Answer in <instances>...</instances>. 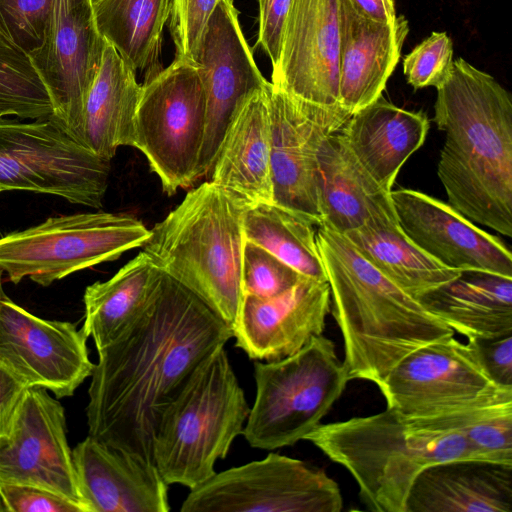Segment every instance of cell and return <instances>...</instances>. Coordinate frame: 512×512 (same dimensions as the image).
Masks as SVG:
<instances>
[{
    "label": "cell",
    "instance_id": "6da1fadb",
    "mask_svg": "<svg viewBox=\"0 0 512 512\" xmlns=\"http://www.w3.org/2000/svg\"><path fill=\"white\" fill-rule=\"evenodd\" d=\"M233 338L198 296L162 271L146 306L98 350L88 389V435L154 463L161 417L196 368Z\"/></svg>",
    "mask_w": 512,
    "mask_h": 512
},
{
    "label": "cell",
    "instance_id": "7a4b0ae2",
    "mask_svg": "<svg viewBox=\"0 0 512 512\" xmlns=\"http://www.w3.org/2000/svg\"><path fill=\"white\" fill-rule=\"evenodd\" d=\"M436 89L433 121L445 133L437 172L449 204L511 237V94L463 58Z\"/></svg>",
    "mask_w": 512,
    "mask_h": 512
},
{
    "label": "cell",
    "instance_id": "3957f363",
    "mask_svg": "<svg viewBox=\"0 0 512 512\" xmlns=\"http://www.w3.org/2000/svg\"><path fill=\"white\" fill-rule=\"evenodd\" d=\"M316 241L350 380L379 386L407 355L454 335L370 264L344 235L318 227Z\"/></svg>",
    "mask_w": 512,
    "mask_h": 512
},
{
    "label": "cell",
    "instance_id": "277c9868",
    "mask_svg": "<svg viewBox=\"0 0 512 512\" xmlns=\"http://www.w3.org/2000/svg\"><path fill=\"white\" fill-rule=\"evenodd\" d=\"M250 205L206 181L150 230L143 251L231 329L240 310L244 216Z\"/></svg>",
    "mask_w": 512,
    "mask_h": 512
},
{
    "label": "cell",
    "instance_id": "5b68a950",
    "mask_svg": "<svg viewBox=\"0 0 512 512\" xmlns=\"http://www.w3.org/2000/svg\"><path fill=\"white\" fill-rule=\"evenodd\" d=\"M304 440L343 466L355 479L366 507L376 512H406L411 486L426 467L476 459L460 434L420 426L391 408L320 423Z\"/></svg>",
    "mask_w": 512,
    "mask_h": 512
},
{
    "label": "cell",
    "instance_id": "8992f818",
    "mask_svg": "<svg viewBox=\"0 0 512 512\" xmlns=\"http://www.w3.org/2000/svg\"><path fill=\"white\" fill-rule=\"evenodd\" d=\"M250 412L223 348L206 358L168 405L153 441L154 463L168 485L192 490L212 477L242 434Z\"/></svg>",
    "mask_w": 512,
    "mask_h": 512
},
{
    "label": "cell",
    "instance_id": "52a82bcc",
    "mask_svg": "<svg viewBox=\"0 0 512 512\" xmlns=\"http://www.w3.org/2000/svg\"><path fill=\"white\" fill-rule=\"evenodd\" d=\"M256 396L242 435L256 449L292 446L313 431L350 380L322 334L285 358L254 361Z\"/></svg>",
    "mask_w": 512,
    "mask_h": 512
},
{
    "label": "cell",
    "instance_id": "ba28073f",
    "mask_svg": "<svg viewBox=\"0 0 512 512\" xmlns=\"http://www.w3.org/2000/svg\"><path fill=\"white\" fill-rule=\"evenodd\" d=\"M150 230L138 219L110 212L49 217L0 237V268L10 282L29 278L49 286L68 275L113 261L143 246Z\"/></svg>",
    "mask_w": 512,
    "mask_h": 512
},
{
    "label": "cell",
    "instance_id": "9c48e42d",
    "mask_svg": "<svg viewBox=\"0 0 512 512\" xmlns=\"http://www.w3.org/2000/svg\"><path fill=\"white\" fill-rule=\"evenodd\" d=\"M205 115V93L194 63L175 58L145 78L133 147L144 154L168 195L198 179Z\"/></svg>",
    "mask_w": 512,
    "mask_h": 512
},
{
    "label": "cell",
    "instance_id": "30bf717a",
    "mask_svg": "<svg viewBox=\"0 0 512 512\" xmlns=\"http://www.w3.org/2000/svg\"><path fill=\"white\" fill-rule=\"evenodd\" d=\"M0 118V191L24 190L100 209L110 160L75 141L51 116Z\"/></svg>",
    "mask_w": 512,
    "mask_h": 512
},
{
    "label": "cell",
    "instance_id": "8fae6325",
    "mask_svg": "<svg viewBox=\"0 0 512 512\" xmlns=\"http://www.w3.org/2000/svg\"><path fill=\"white\" fill-rule=\"evenodd\" d=\"M339 485L322 468L269 453L216 472L189 491L181 512H340Z\"/></svg>",
    "mask_w": 512,
    "mask_h": 512
},
{
    "label": "cell",
    "instance_id": "7c38bea8",
    "mask_svg": "<svg viewBox=\"0 0 512 512\" xmlns=\"http://www.w3.org/2000/svg\"><path fill=\"white\" fill-rule=\"evenodd\" d=\"M105 45L92 0H53L44 41L28 55L49 95L51 117L79 144L85 103Z\"/></svg>",
    "mask_w": 512,
    "mask_h": 512
},
{
    "label": "cell",
    "instance_id": "4fadbf2b",
    "mask_svg": "<svg viewBox=\"0 0 512 512\" xmlns=\"http://www.w3.org/2000/svg\"><path fill=\"white\" fill-rule=\"evenodd\" d=\"M268 100L273 203L320 227L318 147L351 114L343 108L327 109L295 99L272 83Z\"/></svg>",
    "mask_w": 512,
    "mask_h": 512
},
{
    "label": "cell",
    "instance_id": "5bb4252c",
    "mask_svg": "<svg viewBox=\"0 0 512 512\" xmlns=\"http://www.w3.org/2000/svg\"><path fill=\"white\" fill-rule=\"evenodd\" d=\"M233 0H219L194 56L206 100L198 179L209 174L238 109L268 82L258 69L240 27Z\"/></svg>",
    "mask_w": 512,
    "mask_h": 512
},
{
    "label": "cell",
    "instance_id": "9a60e30c",
    "mask_svg": "<svg viewBox=\"0 0 512 512\" xmlns=\"http://www.w3.org/2000/svg\"><path fill=\"white\" fill-rule=\"evenodd\" d=\"M87 339L71 322L40 318L0 297V359L28 387L72 396L94 368Z\"/></svg>",
    "mask_w": 512,
    "mask_h": 512
},
{
    "label": "cell",
    "instance_id": "2e32d148",
    "mask_svg": "<svg viewBox=\"0 0 512 512\" xmlns=\"http://www.w3.org/2000/svg\"><path fill=\"white\" fill-rule=\"evenodd\" d=\"M0 482L50 490L88 512L76 482L64 407L43 388L26 389L0 433Z\"/></svg>",
    "mask_w": 512,
    "mask_h": 512
},
{
    "label": "cell",
    "instance_id": "e0dca14e",
    "mask_svg": "<svg viewBox=\"0 0 512 512\" xmlns=\"http://www.w3.org/2000/svg\"><path fill=\"white\" fill-rule=\"evenodd\" d=\"M496 385L470 343L452 335L407 355L378 388L387 408L419 417L470 402Z\"/></svg>",
    "mask_w": 512,
    "mask_h": 512
},
{
    "label": "cell",
    "instance_id": "ac0fdd59",
    "mask_svg": "<svg viewBox=\"0 0 512 512\" xmlns=\"http://www.w3.org/2000/svg\"><path fill=\"white\" fill-rule=\"evenodd\" d=\"M338 53V0H292L271 83L295 99L340 109Z\"/></svg>",
    "mask_w": 512,
    "mask_h": 512
},
{
    "label": "cell",
    "instance_id": "d6986e66",
    "mask_svg": "<svg viewBox=\"0 0 512 512\" xmlns=\"http://www.w3.org/2000/svg\"><path fill=\"white\" fill-rule=\"evenodd\" d=\"M390 196L406 236L442 265L512 277V254L505 243L449 203L408 188L391 190Z\"/></svg>",
    "mask_w": 512,
    "mask_h": 512
},
{
    "label": "cell",
    "instance_id": "ffe728a7",
    "mask_svg": "<svg viewBox=\"0 0 512 512\" xmlns=\"http://www.w3.org/2000/svg\"><path fill=\"white\" fill-rule=\"evenodd\" d=\"M330 308L328 282L307 277L271 298L244 295L232 328L235 346L253 360L285 358L322 334Z\"/></svg>",
    "mask_w": 512,
    "mask_h": 512
},
{
    "label": "cell",
    "instance_id": "44dd1931",
    "mask_svg": "<svg viewBox=\"0 0 512 512\" xmlns=\"http://www.w3.org/2000/svg\"><path fill=\"white\" fill-rule=\"evenodd\" d=\"M88 512H168V484L155 464L88 435L72 450Z\"/></svg>",
    "mask_w": 512,
    "mask_h": 512
},
{
    "label": "cell",
    "instance_id": "7402d4cb",
    "mask_svg": "<svg viewBox=\"0 0 512 512\" xmlns=\"http://www.w3.org/2000/svg\"><path fill=\"white\" fill-rule=\"evenodd\" d=\"M339 2V103L351 115L375 101L397 66L409 33L405 16L371 20L349 0Z\"/></svg>",
    "mask_w": 512,
    "mask_h": 512
},
{
    "label": "cell",
    "instance_id": "603a6c76",
    "mask_svg": "<svg viewBox=\"0 0 512 512\" xmlns=\"http://www.w3.org/2000/svg\"><path fill=\"white\" fill-rule=\"evenodd\" d=\"M512 465L454 459L430 465L415 478L406 512H511Z\"/></svg>",
    "mask_w": 512,
    "mask_h": 512
},
{
    "label": "cell",
    "instance_id": "cb8c5ba5",
    "mask_svg": "<svg viewBox=\"0 0 512 512\" xmlns=\"http://www.w3.org/2000/svg\"><path fill=\"white\" fill-rule=\"evenodd\" d=\"M429 127L422 110L400 108L381 95L353 113L339 132L362 168L390 192L404 163L424 144Z\"/></svg>",
    "mask_w": 512,
    "mask_h": 512
},
{
    "label": "cell",
    "instance_id": "d4e9b609",
    "mask_svg": "<svg viewBox=\"0 0 512 512\" xmlns=\"http://www.w3.org/2000/svg\"><path fill=\"white\" fill-rule=\"evenodd\" d=\"M320 227L345 234L363 225L397 218L390 192L362 168L339 131L317 151Z\"/></svg>",
    "mask_w": 512,
    "mask_h": 512
},
{
    "label": "cell",
    "instance_id": "484cf974",
    "mask_svg": "<svg viewBox=\"0 0 512 512\" xmlns=\"http://www.w3.org/2000/svg\"><path fill=\"white\" fill-rule=\"evenodd\" d=\"M271 82L251 95L234 115L210 170L214 184L250 206L273 203L270 168Z\"/></svg>",
    "mask_w": 512,
    "mask_h": 512
},
{
    "label": "cell",
    "instance_id": "4316f807",
    "mask_svg": "<svg viewBox=\"0 0 512 512\" xmlns=\"http://www.w3.org/2000/svg\"><path fill=\"white\" fill-rule=\"evenodd\" d=\"M417 300L467 339L512 334V277L463 271Z\"/></svg>",
    "mask_w": 512,
    "mask_h": 512
},
{
    "label": "cell",
    "instance_id": "83f0119b",
    "mask_svg": "<svg viewBox=\"0 0 512 512\" xmlns=\"http://www.w3.org/2000/svg\"><path fill=\"white\" fill-rule=\"evenodd\" d=\"M135 72L106 42L101 67L88 94L81 145L111 160L121 146H133L142 85Z\"/></svg>",
    "mask_w": 512,
    "mask_h": 512
},
{
    "label": "cell",
    "instance_id": "f1b7e54d",
    "mask_svg": "<svg viewBox=\"0 0 512 512\" xmlns=\"http://www.w3.org/2000/svg\"><path fill=\"white\" fill-rule=\"evenodd\" d=\"M342 235L386 278L416 299L462 273L416 246L397 218L366 224Z\"/></svg>",
    "mask_w": 512,
    "mask_h": 512
},
{
    "label": "cell",
    "instance_id": "f546056e",
    "mask_svg": "<svg viewBox=\"0 0 512 512\" xmlns=\"http://www.w3.org/2000/svg\"><path fill=\"white\" fill-rule=\"evenodd\" d=\"M162 270L144 251L106 281L86 287L82 330L98 350L103 349L135 320L152 295Z\"/></svg>",
    "mask_w": 512,
    "mask_h": 512
},
{
    "label": "cell",
    "instance_id": "4dcf8cb0",
    "mask_svg": "<svg viewBox=\"0 0 512 512\" xmlns=\"http://www.w3.org/2000/svg\"><path fill=\"white\" fill-rule=\"evenodd\" d=\"M98 32L134 71L162 68L159 56L172 0H92Z\"/></svg>",
    "mask_w": 512,
    "mask_h": 512
},
{
    "label": "cell",
    "instance_id": "1f68e13d",
    "mask_svg": "<svg viewBox=\"0 0 512 512\" xmlns=\"http://www.w3.org/2000/svg\"><path fill=\"white\" fill-rule=\"evenodd\" d=\"M406 418L429 429L460 434L477 460L512 465V386L496 385L465 404Z\"/></svg>",
    "mask_w": 512,
    "mask_h": 512
},
{
    "label": "cell",
    "instance_id": "d6a6232c",
    "mask_svg": "<svg viewBox=\"0 0 512 512\" xmlns=\"http://www.w3.org/2000/svg\"><path fill=\"white\" fill-rule=\"evenodd\" d=\"M245 240L261 246L301 276L327 281L314 225L274 203L247 208Z\"/></svg>",
    "mask_w": 512,
    "mask_h": 512
},
{
    "label": "cell",
    "instance_id": "836d02e7",
    "mask_svg": "<svg viewBox=\"0 0 512 512\" xmlns=\"http://www.w3.org/2000/svg\"><path fill=\"white\" fill-rule=\"evenodd\" d=\"M52 115L49 95L28 55L0 33V118Z\"/></svg>",
    "mask_w": 512,
    "mask_h": 512
},
{
    "label": "cell",
    "instance_id": "e575fe53",
    "mask_svg": "<svg viewBox=\"0 0 512 512\" xmlns=\"http://www.w3.org/2000/svg\"><path fill=\"white\" fill-rule=\"evenodd\" d=\"M53 0H0V33L29 55L45 38Z\"/></svg>",
    "mask_w": 512,
    "mask_h": 512
},
{
    "label": "cell",
    "instance_id": "d590c367",
    "mask_svg": "<svg viewBox=\"0 0 512 512\" xmlns=\"http://www.w3.org/2000/svg\"><path fill=\"white\" fill-rule=\"evenodd\" d=\"M301 277L298 272L266 249L246 241L242 258L244 295L274 297L293 286Z\"/></svg>",
    "mask_w": 512,
    "mask_h": 512
},
{
    "label": "cell",
    "instance_id": "8d00e7d4",
    "mask_svg": "<svg viewBox=\"0 0 512 512\" xmlns=\"http://www.w3.org/2000/svg\"><path fill=\"white\" fill-rule=\"evenodd\" d=\"M453 42L446 32H432L404 57L403 72L414 89L439 86L453 65Z\"/></svg>",
    "mask_w": 512,
    "mask_h": 512
},
{
    "label": "cell",
    "instance_id": "74e56055",
    "mask_svg": "<svg viewBox=\"0 0 512 512\" xmlns=\"http://www.w3.org/2000/svg\"><path fill=\"white\" fill-rule=\"evenodd\" d=\"M219 0H172L170 33L177 59L192 63L209 18Z\"/></svg>",
    "mask_w": 512,
    "mask_h": 512
},
{
    "label": "cell",
    "instance_id": "f35d334b",
    "mask_svg": "<svg viewBox=\"0 0 512 512\" xmlns=\"http://www.w3.org/2000/svg\"><path fill=\"white\" fill-rule=\"evenodd\" d=\"M0 512H87L79 503L34 485L0 482Z\"/></svg>",
    "mask_w": 512,
    "mask_h": 512
},
{
    "label": "cell",
    "instance_id": "ab89813d",
    "mask_svg": "<svg viewBox=\"0 0 512 512\" xmlns=\"http://www.w3.org/2000/svg\"><path fill=\"white\" fill-rule=\"evenodd\" d=\"M468 343L494 383L512 386V334L486 339L471 338Z\"/></svg>",
    "mask_w": 512,
    "mask_h": 512
},
{
    "label": "cell",
    "instance_id": "60d3db41",
    "mask_svg": "<svg viewBox=\"0 0 512 512\" xmlns=\"http://www.w3.org/2000/svg\"><path fill=\"white\" fill-rule=\"evenodd\" d=\"M257 1L259 15L255 47H260L268 55L274 68L279 59L284 22L292 0Z\"/></svg>",
    "mask_w": 512,
    "mask_h": 512
},
{
    "label": "cell",
    "instance_id": "b9f144b4",
    "mask_svg": "<svg viewBox=\"0 0 512 512\" xmlns=\"http://www.w3.org/2000/svg\"><path fill=\"white\" fill-rule=\"evenodd\" d=\"M28 386L0 359V433L10 422Z\"/></svg>",
    "mask_w": 512,
    "mask_h": 512
},
{
    "label": "cell",
    "instance_id": "7bdbcfd3",
    "mask_svg": "<svg viewBox=\"0 0 512 512\" xmlns=\"http://www.w3.org/2000/svg\"><path fill=\"white\" fill-rule=\"evenodd\" d=\"M349 1L359 13L371 20L381 23H391L397 17L394 0Z\"/></svg>",
    "mask_w": 512,
    "mask_h": 512
},
{
    "label": "cell",
    "instance_id": "ee69618b",
    "mask_svg": "<svg viewBox=\"0 0 512 512\" xmlns=\"http://www.w3.org/2000/svg\"><path fill=\"white\" fill-rule=\"evenodd\" d=\"M3 270L0 268V297L4 294L3 290Z\"/></svg>",
    "mask_w": 512,
    "mask_h": 512
},
{
    "label": "cell",
    "instance_id": "f6af8a7d",
    "mask_svg": "<svg viewBox=\"0 0 512 512\" xmlns=\"http://www.w3.org/2000/svg\"><path fill=\"white\" fill-rule=\"evenodd\" d=\"M1 192V191H0Z\"/></svg>",
    "mask_w": 512,
    "mask_h": 512
}]
</instances>
